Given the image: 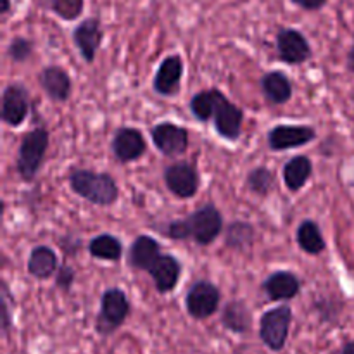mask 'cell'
Wrapping results in <instances>:
<instances>
[{
  "label": "cell",
  "mask_w": 354,
  "mask_h": 354,
  "mask_svg": "<svg viewBox=\"0 0 354 354\" xmlns=\"http://www.w3.org/2000/svg\"><path fill=\"white\" fill-rule=\"evenodd\" d=\"M69 189L93 206L109 207L120 199V187L113 175L93 169L75 168L68 175Z\"/></svg>",
  "instance_id": "obj_1"
},
{
  "label": "cell",
  "mask_w": 354,
  "mask_h": 354,
  "mask_svg": "<svg viewBox=\"0 0 354 354\" xmlns=\"http://www.w3.org/2000/svg\"><path fill=\"white\" fill-rule=\"evenodd\" d=\"M48 144H50V131L44 124H38L33 130L26 131L21 138L16 156V171L23 182L30 183L37 178L45 161Z\"/></svg>",
  "instance_id": "obj_2"
},
{
  "label": "cell",
  "mask_w": 354,
  "mask_h": 354,
  "mask_svg": "<svg viewBox=\"0 0 354 354\" xmlns=\"http://www.w3.org/2000/svg\"><path fill=\"white\" fill-rule=\"evenodd\" d=\"M131 313V304L127 292L120 287H109L100 297V310L95 318V332L102 337L113 335Z\"/></svg>",
  "instance_id": "obj_3"
},
{
  "label": "cell",
  "mask_w": 354,
  "mask_h": 354,
  "mask_svg": "<svg viewBox=\"0 0 354 354\" xmlns=\"http://www.w3.org/2000/svg\"><path fill=\"white\" fill-rule=\"evenodd\" d=\"M294 311L289 304H280L265 311L259 318V339L270 351H282L289 339Z\"/></svg>",
  "instance_id": "obj_4"
},
{
  "label": "cell",
  "mask_w": 354,
  "mask_h": 354,
  "mask_svg": "<svg viewBox=\"0 0 354 354\" xmlns=\"http://www.w3.org/2000/svg\"><path fill=\"white\" fill-rule=\"evenodd\" d=\"M185 221L189 227L190 239L203 248L211 245L223 234V214L213 203H206L197 207L194 213L185 218Z\"/></svg>",
  "instance_id": "obj_5"
},
{
  "label": "cell",
  "mask_w": 354,
  "mask_h": 354,
  "mask_svg": "<svg viewBox=\"0 0 354 354\" xmlns=\"http://www.w3.org/2000/svg\"><path fill=\"white\" fill-rule=\"evenodd\" d=\"M221 304V290L209 280H196L185 294V310L194 320H207Z\"/></svg>",
  "instance_id": "obj_6"
},
{
  "label": "cell",
  "mask_w": 354,
  "mask_h": 354,
  "mask_svg": "<svg viewBox=\"0 0 354 354\" xmlns=\"http://www.w3.org/2000/svg\"><path fill=\"white\" fill-rule=\"evenodd\" d=\"M162 180L169 192L178 199H192L201 187V175L196 162L175 161L162 169Z\"/></svg>",
  "instance_id": "obj_7"
},
{
  "label": "cell",
  "mask_w": 354,
  "mask_h": 354,
  "mask_svg": "<svg viewBox=\"0 0 354 354\" xmlns=\"http://www.w3.org/2000/svg\"><path fill=\"white\" fill-rule=\"evenodd\" d=\"M277 57L289 66H301L313 57V48L303 31L296 28H280L275 37Z\"/></svg>",
  "instance_id": "obj_8"
},
{
  "label": "cell",
  "mask_w": 354,
  "mask_h": 354,
  "mask_svg": "<svg viewBox=\"0 0 354 354\" xmlns=\"http://www.w3.org/2000/svg\"><path fill=\"white\" fill-rule=\"evenodd\" d=\"M151 138L154 147L166 158H178L189 151L190 135L185 127L173 121H159L151 128Z\"/></svg>",
  "instance_id": "obj_9"
},
{
  "label": "cell",
  "mask_w": 354,
  "mask_h": 354,
  "mask_svg": "<svg viewBox=\"0 0 354 354\" xmlns=\"http://www.w3.org/2000/svg\"><path fill=\"white\" fill-rule=\"evenodd\" d=\"M31 113V93L21 83H9L2 92L0 118L10 128H17Z\"/></svg>",
  "instance_id": "obj_10"
},
{
  "label": "cell",
  "mask_w": 354,
  "mask_h": 354,
  "mask_svg": "<svg viewBox=\"0 0 354 354\" xmlns=\"http://www.w3.org/2000/svg\"><path fill=\"white\" fill-rule=\"evenodd\" d=\"M317 130L308 124H275L266 135L268 147L275 152L304 147L317 140Z\"/></svg>",
  "instance_id": "obj_11"
},
{
  "label": "cell",
  "mask_w": 354,
  "mask_h": 354,
  "mask_svg": "<svg viewBox=\"0 0 354 354\" xmlns=\"http://www.w3.org/2000/svg\"><path fill=\"white\" fill-rule=\"evenodd\" d=\"M147 151V140L138 128L120 127L111 140V152L113 158L121 165H130L138 161Z\"/></svg>",
  "instance_id": "obj_12"
},
{
  "label": "cell",
  "mask_w": 354,
  "mask_h": 354,
  "mask_svg": "<svg viewBox=\"0 0 354 354\" xmlns=\"http://www.w3.org/2000/svg\"><path fill=\"white\" fill-rule=\"evenodd\" d=\"M185 73V62L180 54H169L159 62L156 69L152 88L161 97H173L182 88V78Z\"/></svg>",
  "instance_id": "obj_13"
},
{
  "label": "cell",
  "mask_w": 354,
  "mask_h": 354,
  "mask_svg": "<svg viewBox=\"0 0 354 354\" xmlns=\"http://www.w3.org/2000/svg\"><path fill=\"white\" fill-rule=\"evenodd\" d=\"M102 40L104 30L99 17H86L82 23L76 24L75 30H73V44L78 48L83 61L88 62V64L95 61Z\"/></svg>",
  "instance_id": "obj_14"
},
{
  "label": "cell",
  "mask_w": 354,
  "mask_h": 354,
  "mask_svg": "<svg viewBox=\"0 0 354 354\" xmlns=\"http://www.w3.org/2000/svg\"><path fill=\"white\" fill-rule=\"evenodd\" d=\"M242 123H244V109L225 95L221 102L218 104L213 116L216 133L223 140L237 142L242 135Z\"/></svg>",
  "instance_id": "obj_15"
},
{
  "label": "cell",
  "mask_w": 354,
  "mask_h": 354,
  "mask_svg": "<svg viewBox=\"0 0 354 354\" xmlns=\"http://www.w3.org/2000/svg\"><path fill=\"white\" fill-rule=\"evenodd\" d=\"M38 85L55 104L68 102L73 93V78L62 66L48 64L38 73Z\"/></svg>",
  "instance_id": "obj_16"
},
{
  "label": "cell",
  "mask_w": 354,
  "mask_h": 354,
  "mask_svg": "<svg viewBox=\"0 0 354 354\" xmlns=\"http://www.w3.org/2000/svg\"><path fill=\"white\" fill-rule=\"evenodd\" d=\"M299 277L290 270H277L272 272L261 282V290L266 294L273 303H282V301H292L301 292Z\"/></svg>",
  "instance_id": "obj_17"
},
{
  "label": "cell",
  "mask_w": 354,
  "mask_h": 354,
  "mask_svg": "<svg viewBox=\"0 0 354 354\" xmlns=\"http://www.w3.org/2000/svg\"><path fill=\"white\" fill-rule=\"evenodd\" d=\"M161 244L151 235H137L127 252V263L130 268L138 272H149L156 261L161 258Z\"/></svg>",
  "instance_id": "obj_18"
},
{
  "label": "cell",
  "mask_w": 354,
  "mask_h": 354,
  "mask_svg": "<svg viewBox=\"0 0 354 354\" xmlns=\"http://www.w3.org/2000/svg\"><path fill=\"white\" fill-rule=\"evenodd\" d=\"M182 270V261L176 256L161 254V258L152 265V268L147 273L151 275L156 290L159 294H169L178 286Z\"/></svg>",
  "instance_id": "obj_19"
},
{
  "label": "cell",
  "mask_w": 354,
  "mask_h": 354,
  "mask_svg": "<svg viewBox=\"0 0 354 354\" xmlns=\"http://www.w3.org/2000/svg\"><path fill=\"white\" fill-rule=\"evenodd\" d=\"M59 266V256L50 245H35L31 248L30 254H28L26 261V270L33 279L37 280H50L52 277H55Z\"/></svg>",
  "instance_id": "obj_20"
},
{
  "label": "cell",
  "mask_w": 354,
  "mask_h": 354,
  "mask_svg": "<svg viewBox=\"0 0 354 354\" xmlns=\"http://www.w3.org/2000/svg\"><path fill=\"white\" fill-rule=\"evenodd\" d=\"M259 85H261V92L265 99L273 106H283L294 95L292 80L283 71H279V69L265 73L259 80Z\"/></svg>",
  "instance_id": "obj_21"
},
{
  "label": "cell",
  "mask_w": 354,
  "mask_h": 354,
  "mask_svg": "<svg viewBox=\"0 0 354 354\" xmlns=\"http://www.w3.org/2000/svg\"><path fill=\"white\" fill-rule=\"evenodd\" d=\"M221 325L232 334L244 335L252 328V313L241 299H230L221 308Z\"/></svg>",
  "instance_id": "obj_22"
},
{
  "label": "cell",
  "mask_w": 354,
  "mask_h": 354,
  "mask_svg": "<svg viewBox=\"0 0 354 354\" xmlns=\"http://www.w3.org/2000/svg\"><path fill=\"white\" fill-rule=\"evenodd\" d=\"M311 175H313V161L303 154L290 158L282 169L283 183H286L287 190L292 194L299 192L310 182Z\"/></svg>",
  "instance_id": "obj_23"
},
{
  "label": "cell",
  "mask_w": 354,
  "mask_h": 354,
  "mask_svg": "<svg viewBox=\"0 0 354 354\" xmlns=\"http://www.w3.org/2000/svg\"><path fill=\"white\" fill-rule=\"evenodd\" d=\"M296 242L301 251L310 256H318L327 249V241L322 234L320 225L311 218H306L299 223L296 230Z\"/></svg>",
  "instance_id": "obj_24"
},
{
  "label": "cell",
  "mask_w": 354,
  "mask_h": 354,
  "mask_svg": "<svg viewBox=\"0 0 354 354\" xmlns=\"http://www.w3.org/2000/svg\"><path fill=\"white\" fill-rule=\"evenodd\" d=\"M256 228L245 220H234L225 228L223 242L228 249L237 252H248L254 245Z\"/></svg>",
  "instance_id": "obj_25"
},
{
  "label": "cell",
  "mask_w": 354,
  "mask_h": 354,
  "mask_svg": "<svg viewBox=\"0 0 354 354\" xmlns=\"http://www.w3.org/2000/svg\"><path fill=\"white\" fill-rule=\"evenodd\" d=\"M225 97V93L218 88H204L199 90L197 93H194L192 99H190L189 107L192 116L196 118L201 123H207L209 120H213L214 111H216L218 104L221 102V99Z\"/></svg>",
  "instance_id": "obj_26"
},
{
  "label": "cell",
  "mask_w": 354,
  "mask_h": 354,
  "mask_svg": "<svg viewBox=\"0 0 354 354\" xmlns=\"http://www.w3.org/2000/svg\"><path fill=\"white\" fill-rule=\"evenodd\" d=\"M88 254L102 261L120 263L123 258V242L113 234H100L88 242Z\"/></svg>",
  "instance_id": "obj_27"
},
{
  "label": "cell",
  "mask_w": 354,
  "mask_h": 354,
  "mask_svg": "<svg viewBox=\"0 0 354 354\" xmlns=\"http://www.w3.org/2000/svg\"><path fill=\"white\" fill-rule=\"evenodd\" d=\"M245 185L254 196L268 197L275 189V173L266 166H256L245 176Z\"/></svg>",
  "instance_id": "obj_28"
},
{
  "label": "cell",
  "mask_w": 354,
  "mask_h": 354,
  "mask_svg": "<svg viewBox=\"0 0 354 354\" xmlns=\"http://www.w3.org/2000/svg\"><path fill=\"white\" fill-rule=\"evenodd\" d=\"M48 9L62 21H76L85 10V0H48Z\"/></svg>",
  "instance_id": "obj_29"
},
{
  "label": "cell",
  "mask_w": 354,
  "mask_h": 354,
  "mask_svg": "<svg viewBox=\"0 0 354 354\" xmlns=\"http://www.w3.org/2000/svg\"><path fill=\"white\" fill-rule=\"evenodd\" d=\"M35 41L28 37H14L7 45V57L12 62H26L33 55Z\"/></svg>",
  "instance_id": "obj_30"
},
{
  "label": "cell",
  "mask_w": 354,
  "mask_h": 354,
  "mask_svg": "<svg viewBox=\"0 0 354 354\" xmlns=\"http://www.w3.org/2000/svg\"><path fill=\"white\" fill-rule=\"evenodd\" d=\"M315 310L320 315V320L325 324H335L342 310V304L337 301L330 299V297H322L315 303Z\"/></svg>",
  "instance_id": "obj_31"
},
{
  "label": "cell",
  "mask_w": 354,
  "mask_h": 354,
  "mask_svg": "<svg viewBox=\"0 0 354 354\" xmlns=\"http://www.w3.org/2000/svg\"><path fill=\"white\" fill-rule=\"evenodd\" d=\"M75 280H76L75 268H73L71 265H68V263H62L54 277L55 287L61 290H64V292H69V290L73 289V286H75Z\"/></svg>",
  "instance_id": "obj_32"
},
{
  "label": "cell",
  "mask_w": 354,
  "mask_h": 354,
  "mask_svg": "<svg viewBox=\"0 0 354 354\" xmlns=\"http://www.w3.org/2000/svg\"><path fill=\"white\" fill-rule=\"evenodd\" d=\"M162 235L171 239V241H189L190 235L185 218H183V220H173L169 221V223H166L165 228H162Z\"/></svg>",
  "instance_id": "obj_33"
},
{
  "label": "cell",
  "mask_w": 354,
  "mask_h": 354,
  "mask_svg": "<svg viewBox=\"0 0 354 354\" xmlns=\"http://www.w3.org/2000/svg\"><path fill=\"white\" fill-rule=\"evenodd\" d=\"M0 303H2V330L3 334L10 330L12 327V317H10V303H12V297H10L9 286L6 282H2V297H0Z\"/></svg>",
  "instance_id": "obj_34"
},
{
  "label": "cell",
  "mask_w": 354,
  "mask_h": 354,
  "mask_svg": "<svg viewBox=\"0 0 354 354\" xmlns=\"http://www.w3.org/2000/svg\"><path fill=\"white\" fill-rule=\"evenodd\" d=\"M328 0H290V3H294L299 9L306 10V12H317V10H322L325 6H327Z\"/></svg>",
  "instance_id": "obj_35"
},
{
  "label": "cell",
  "mask_w": 354,
  "mask_h": 354,
  "mask_svg": "<svg viewBox=\"0 0 354 354\" xmlns=\"http://www.w3.org/2000/svg\"><path fill=\"white\" fill-rule=\"evenodd\" d=\"M346 68H348L349 73L354 75V37H353V45L348 50V55H346Z\"/></svg>",
  "instance_id": "obj_36"
},
{
  "label": "cell",
  "mask_w": 354,
  "mask_h": 354,
  "mask_svg": "<svg viewBox=\"0 0 354 354\" xmlns=\"http://www.w3.org/2000/svg\"><path fill=\"white\" fill-rule=\"evenodd\" d=\"M12 6H10V0H0V14L2 16H7L10 12Z\"/></svg>",
  "instance_id": "obj_37"
},
{
  "label": "cell",
  "mask_w": 354,
  "mask_h": 354,
  "mask_svg": "<svg viewBox=\"0 0 354 354\" xmlns=\"http://www.w3.org/2000/svg\"><path fill=\"white\" fill-rule=\"evenodd\" d=\"M341 354H354V341H349L348 344H344Z\"/></svg>",
  "instance_id": "obj_38"
}]
</instances>
